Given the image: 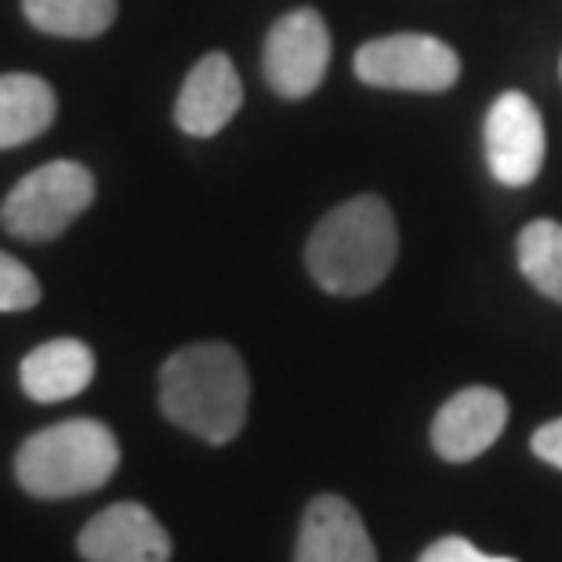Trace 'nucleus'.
Segmentation results:
<instances>
[{
    "label": "nucleus",
    "mask_w": 562,
    "mask_h": 562,
    "mask_svg": "<svg viewBox=\"0 0 562 562\" xmlns=\"http://www.w3.org/2000/svg\"><path fill=\"white\" fill-rule=\"evenodd\" d=\"M83 562H171V537L146 505L116 501L77 537Z\"/></svg>",
    "instance_id": "8"
},
{
    "label": "nucleus",
    "mask_w": 562,
    "mask_h": 562,
    "mask_svg": "<svg viewBox=\"0 0 562 562\" xmlns=\"http://www.w3.org/2000/svg\"><path fill=\"white\" fill-rule=\"evenodd\" d=\"M240 105H244L240 74L229 63V55L211 52L189 69L175 102V124L193 138H211L240 113Z\"/></svg>",
    "instance_id": "10"
},
{
    "label": "nucleus",
    "mask_w": 562,
    "mask_h": 562,
    "mask_svg": "<svg viewBox=\"0 0 562 562\" xmlns=\"http://www.w3.org/2000/svg\"><path fill=\"white\" fill-rule=\"evenodd\" d=\"M33 305H41V280L0 250V313H26Z\"/></svg>",
    "instance_id": "16"
},
{
    "label": "nucleus",
    "mask_w": 562,
    "mask_h": 562,
    "mask_svg": "<svg viewBox=\"0 0 562 562\" xmlns=\"http://www.w3.org/2000/svg\"><path fill=\"white\" fill-rule=\"evenodd\" d=\"M30 26L52 37H102L116 19V0H22Z\"/></svg>",
    "instance_id": "14"
},
{
    "label": "nucleus",
    "mask_w": 562,
    "mask_h": 562,
    "mask_svg": "<svg viewBox=\"0 0 562 562\" xmlns=\"http://www.w3.org/2000/svg\"><path fill=\"white\" fill-rule=\"evenodd\" d=\"M94 378V352L77 338H55L37 345L19 367L22 392L33 403H63L80 396Z\"/></svg>",
    "instance_id": "12"
},
{
    "label": "nucleus",
    "mask_w": 562,
    "mask_h": 562,
    "mask_svg": "<svg viewBox=\"0 0 562 562\" xmlns=\"http://www.w3.org/2000/svg\"><path fill=\"white\" fill-rule=\"evenodd\" d=\"M508 425V400L497 389L472 385L461 389L439 406L432 422V447L442 461L464 464L475 461L497 442Z\"/></svg>",
    "instance_id": "9"
},
{
    "label": "nucleus",
    "mask_w": 562,
    "mask_h": 562,
    "mask_svg": "<svg viewBox=\"0 0 562 562\" xmlns=\"http://www.w3.org/2000/svg\"><path fill=\"white\" fill-rule=\"evenodd\" d=\"M55 91L52 83L33 74L0 77V149L26 146L44 135L55 121Z\"/></svg>",
    "instance_id": "13"
},
{
    "label": "nucleus",
    "mask_w": 562,
    "mask_h": 562,
    "mask_svg": "<svg viewBox=\"0 0 562 562\" xmlns=\"http://www.w3.org/2000/svg\"><path fill=\"white\" fill-rule=\"evenodd\" d=\"M94 203V178L77 160H52L19 178L0 207V222L15 240L44 244L63 236Z\"/></svg>",
    "instance_id": "4"
},
{
    "label": "nucleus",
    "mask_w": 562,
    "mask_h": 562,
    "mask_svg": "<svg viewBox=\"0 0 562 562\" xmlns=\"http://www.w3.org/2000/svg\"><path fill=\"white\" fill-rule=\"evenodd\" d=\"M330 66V33L327 22L313 8H297L283 15L266 37V69L269 88L283 99H305L313 94Z\"/></svg>",
    "instance_id": "6"
},
{
    "label": "nucleus",
    "mask_w": 562,
    "mask_h": 562,
    "mask_svg": "<svg viewBox=\"0 0 562 562\" xmlns=\"http://www.w3.org/2000/svg\"><path fill=\"white\" fill-rule=\"evenodd\" d=\"M486 164L497 182L512 189L530 186L544 164V124L537 105L522 91H505L490 105L486 127Z\"/></svg>",
    "instance_id": "7"
},
{
    "label": "nucleus",
    "mask_w": 562,
    "mask_h": 562,
    "mask_svg": "<svg viewBox=\"0 0 562 562\" xmlns=\"http://www.w3.org/2000/svg\"><path fill=\"white\" fill-rule=\"evenodd\" d=\"M356 77L370 88L392 91H447L461 77L458 52L428 33H392L356 52Z\"/></svg>",
    "instance_id": "5"
},
{
    "label": "nucleus",
    "mask_w": 562,
    "mask_h": 562,
    "mask_svg": "<svg viewBox=\"0 0 562 562\" xmlns=\"http://www.w3.org/2000/svg\"><path fill=\"white\" fill-rule=\"evenodd\" d=\"M417 562H516V559L480 552V548H475L472 541H464V537H439L436 544L425 548Z\"/></svg>",
    "instance_id": "17"
},
{
    "label": "nucleus",
    "mask_w": 562,
    "mask_h": 562,
    "mask_svg": "<svg viewBox=\"0 0 562 562\" xmlns=\"http://www.w3.org/2000/svg\"><path fill=\"white\" fill-rule=\"evenodd\" d=\"M250 378L240 352L222 341L178 349L160 370V411L171 425L203 442H229L244 432Z\"/></svg>",
    "instance_id": "1"
},
{
    "label": "nucleus",
    "mask_w": 562,
    "mask_h": 562,
    "mask_svg": "<svg viewBox=\"0 0 562 562\" xmlns=\"http://www.w3.org/2000/svg\"><path fill=\"white\" fill-rule=\"evenodd\" d=\"M396 218L381 196H352L323 214L308 236L305 266L327 294H370L396 266Z\"/></svg>",
    "instance_id": "2"
},
{
    "label": "nucleus",
    "mask_w": 562,
    "mask_h": 562,
    "mask_svg": "<svg viewBox=\"0 0 562 562\" xmlns=\"http://www.w3.org/2000/svg\"><path fill=\"white\" fill-rule=\"evenodd\" d=\"M121 442L94 417H69L33 432L15 453V480L30 497L63 501L91 494L113 480Z\"/></svg>",
    "instance_id": "3"
},
{
    "label": "nucleus",
    "mask_w": 562,
    "mask_h": 562,
    "mask_svg": "<svg viewBox=\"0 0 562 562\" xmlns=\"http://www.w3.org/2000/svg\"><path fill=\"white\" fill-rule=\"evenodd\" d=\"M294 562H378V552L360 512L338 494H319L305 508Z\"/></svg>",
    "instance_id": "11"
},
{
    "label": "nucleus",
    "mask_w": 562,
    "mask_h": 562,
    "mask_svg": "<svg viewBox=\"0 0 562 562\" xmlns=\"http://www.w3.org/2000/svg\"><path fill=\"white\" fill-rule=\"evenodd\" d=\"M530 447H533L537 458L548 461L552 469H562V417H555V422H548V425L537 428L533 439H530Z\"/></svg>",
    "instance_id": "18"
},
{
    "label": "nucleus",
    "mask_w": 562,
    "mask_h": 562,
    "mask_svg": "<svg viewBox=\"0 0 562 562\" xmlns=\"http://www.w3.org/2000/svg\"><path fill=\"white\" fill-rule=\"evenodd\" d=\"M519 269L537 291L562 305V225L537 218L519 233Z\"/></svg>",
    "instance_id": "15"
}]
</instances>
